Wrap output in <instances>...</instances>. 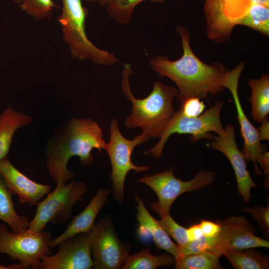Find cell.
<instances>
[{"label": "cell", "mask_w": 269, "mask_h": 269, "mask_svg": "<svg viewBox=\"0 0 269 269\" xmlns=\"http://www.w3.org/2000/svg\"><path fill=\"white\" fill-rule=\"evenodd\" d=\"M26 230L14 233L4 224H0V253L7 255L13 261H19L22 269H37L40 257L51 254L49 244L52 235L43 231L31 234Z\"/></svg>", "instance_id": "9c48e42d"}, {"label": "cell", "mask_w": 269, "mask_h": 269, "mask_svg": "<svg viewBox=\"0 0 269 269\" xmlns=\"http://www.w3.org/2000/svg\"><path fill=\"white\" fill-rule=\"evenodd\" d=\"M223 106L222 101H217L213 106L196 117L184 116L180 107L175 112L158 142L151 149L145 151L144 154H149L156 158H160L166 141L169 136L174 133L190 134L191 136L189 139L192 142H196L201 139L212 140L213 135L210 133L211 132L218 135L223 134L225 129L220 118Z\"/></svg>", "instance_id": "5b68a950"}, {"label": "cell", "mask_w": 269, "mask_h": 269, "mask_svg": "<svg viewBox=\"0 0 269 269\" xmlns=\"http://www.w3.org/2000/svg\"><path fill=\"white\" fill-rule=\"evenodd\" d=\"M221 221L229 230L231 249L241 251L248 248H269V241L255 235L254 227L245 217L233 215Z\"/></svg>", "instance_id": "2e32d148"}, {"label": "cell", "mask_w": 269, "mask_h": 269, "mask_svg": "<svg viewBox=\"0 0 269 269\" xmlns=\"http://www.w3.org/2000/svg\"><path fill=\"white\" fill-rule=\"evenodd\" d=\"M235 269H268V256L253 249L248 248L241 251L232 249L224 255Z\"/></svg>", "instance_id": "603a6c76"}, {"label": "cell", "mask_w": 269, "mask_h": 269, "mask_svg": "<svg viewBox=\"0 0 269 269\" xmlns=\"http://www.w3.org/2000/svg\"><path fill=\"white\" fill-rule=\"evenodd\" d=\"M88 191V187L82 181L72 180L69 183L56 185L53 191L36 204L35 214L26 231L31 234L42 231L49 222L54 225L65 224L72 217L73 206L81 200Z\"/></svg>", "instance_id": "8992f818"}, {"label": "cell", "mask_w": 269, "mask_h": 269, "mask_svg": "<svg viewBox=\"0 0 269 269\" xmlns=\"http://www.w3.org/2000/svg\"><path fill=\"white\" fill-rule=\"evenodd\" d=\"M224 129V134L213 136L208 146L221 152L229 159L236 175L239 195L248 202L252 198L251 188H257V186L251 178L242 151L238 148L234 125H229Z\"/></svg>", "instance_id": "4fadbf2b"}, {"label": "cell", "mask_w": 269, "mask_h": 269, "mask_svg": "<svg viewBox=\"0 0 269 269\" xmlns=\"http://www.w3.org/2000/svg\"><path fill=\"white\" fill-rule=\"evenodd\" d=\"M110 190L99 188L86 207L73 217L65 231L57 237L52 239L50 248H55L63 240L77 234L89 232L94 225L95 220L101 209L108 200Z\"/></svg>", "instance_id": "9a60e30c"}, {"label": "cell", "mask_w": 269, "mask_h": 269, "mask_svg": "<svg viewBox=\"0 0 269 269\" xmlns=\"http://www.w3.org/2000/svg\"><path fill=\"white\" fill-rule=\"evenodd\" d=\"M244 67V62H241L235 68L228 71L223 85L230 91L236 105L241 133L244 139V146L241 151L247 162H253L256 174L261 176L262 172L258 166L257 159L262 153L267 151V147L261 143L258 129L254 127L246 116L239 97V80Z\"/></svg>", "instance_id": "7c38bea8"}, {"label": "cell", "mask_w": 269, "mask_h": 269, "mask_svg": "<svg viewBox=\"0 0 269 269\" xmlns=\"http://www.w3.org/2000/svg\"><path fill=\"white\" fill-rule=\"evenodd\" d=\"M220 256L212 252L203 251L181 254L175 259V269H222L219 262Z\"/></svg>", "instance_id": "cb8c5ba5"}, {"label": "cell", "mask_w": 269, "mask_h": 269, "mask_svg": "<svg viewBox=\"0 0 269 269\" xmlns=\"http://www.w3.org/2000/svg\"><path fill=\"white\" fill-rule=\"evenodd\" d=\"M32 120L31 116L16 111L10 107L0 113V161L7 156L16 131L29 125Z\"/></svg>", "instance_id": "ac0fdd59"}, {"label": "cell", "mask_w": 269, "mask_h": 269, "mask_svg": "<svg viewBox=\"0 0 269 269\" xmlns=\"http://www.w3.org/2000/svg\"><path fill=\"white\" fill-rule=\"evenodd\" d=\"M13 1L14 3H17V4H19V3L20 2V0H13Z\"/></svg>", "instance_id": "74e56055"}, {"label": "cell", "mask_w": 269, "mask_h": 269, "mask_svg": "<svg viewBox=\"0 0 269 269\" xmlns=\"http://www.w3.org/2000/svg\"><path fill=\"white\" fill-rule=\"evenodd\" d=\"M54 255H43L38 269H90L94 263L90 247V232L75 234L61 241Z\"/></svg>", "instance_id": "8fae6325"}, {"label": "cell", "mask_w": 269, "mask_h": 269, "mask_svg": "<svg viewBox=\"0 0 269 269\" xmlns=\"http://www.w3.org/2000/svg\"><path fill=\"white\" fill-rule=\"evenodd\" d=\"M0 269H22V268L19 264L14 263L7 266L0 264Z\"/></svg>", "instance_id": "d590c367"}, {"label": "cell", "mask_w": 269, "mask_h": 269, "mask_svg": "<svg viewBox=\"0 0 269 269\" xmlns=\"http://www.w3.org/2000/svg\"><path fill=\"white\" fill-rule=\"evenodd\" d=\"M199 225L203 235L205 236H215L220 232L221 229V224L220 221H217V222H213L208 220H202Z\"/></svg>", "instance_id": "4dcf8cb0"}, {"label": "cell", "mask_w": 269, "mask_h": 269, "mask_svg": "<svg viewBox=\"0 0 269 269\" xmlns=\"http://www.w3.org/2000/svg\"><path fill=\"white\" fill-rule=\"evenodd\" d=\"M62 10L57 17L63 40L68 45L73 58L87 59L103 65L119 63L115 55L101 49L88 39L85 22L88 14L81 0H61Z\"/></svg>", "instance_id": "277c9868"}, {"label": "cell", "mask_w": 269, "mask_h": 269, "mask_svg": "<svg viewBox=\"0 0 269 269\" xmlns=\"http://www.w3.org/2000/svg\"><path fill=\"white\" fill-rule=\"evenodd\" d=\"M0 175L8 189L17 196L22 204L36 205L51 190V186L28 178L15 167L7 156L0 161Z\"/></svg>", "instance_id": "5bb4252c"}, {"label": "cell", "mask_w": 269, "mask_h": 269, "mask_svg": "<svg viewBox=\"0 0 269 269\" xmlns=\"http://www.w3.org/2000/svg\"><path fill=\"white\" fill-rule=\"evenodd\" d=\"M157 213L161 217V219L158 220L159 224L169 236L176 242L178 247L183 246L189 242L186 228L176 223L169 213Z\"/></svg>", "instance_id": "83f0119b"}, {"label": "cell", "mask_w": 269, "mask_h": 269, "mask_svg": "<svg viewBox=\"0 0 269 269\" xmlns=\"http://www.w3.org/2000/svg\"><path fill=\"white\" fill-rule=\"evenodd\" d=\"M180 108L184 116L188 117H196L203 113L205 105L200 99L192 98L182 103Z\"/></svg>", "instance_id": "f546056e"}, {"label": "cell", "mask_w": 269, "mask_h": 269, "mask_svg": "<svg viewBox=\"0 0 269 269\" xmlns=\"http://www.w3.org/2000/svg\"><path fill=\"white\" fill-rule=\"evenodd\" d=\"M110 140L106 143L105 150L108 152L112 164V172L110 174L112 181L113 196L118 202L124 199V183L126 176L131 170L141 173L149 170L147 166L134 165L131 158L134 148L149 139L142 134L133 139L126 138L121 133L116 119H113L110 125Z\"/></svg>", "instance_id": "52a82bcc"}, {"label": "cell", "mask_w": 269, "mask_h": 269, "mask_svg": "<svg viewBox=\"0 0 269 269\" xmlns=\"http://www.w3.org/2000/svg\"><path fill=\"white\" fill-rule=\"evenodd\" d=\"M132 73L131 65L125 64L122 70L121 88L126 98L133 105L132 113L124 121L127 128H140L142 134L148 138H160L174 117L173 99L178 90L159 81L154 83L148 96L135 98L131 91L129 77Z\"/></svg>", "instance_id": "3957f363"}, {"label": "cell", "mask_w": 269, "mask_h": 269, "mask_svg": "<svg viewBox=\"0 0 269 269\" xmlns=\"http://www.w3.org/2000/svg\"><path fill=\"white\" fill-rule=\"evenodd\" d=\"M261 127L258 129L259 138L260 141L269 140V121L267 117L263 119L261 122Z\"/></svg>", "instance_id": "1f68e13d"}, {"label": "cell", "mask_w": 269, "mask_h": 269, "mask_svg": "<svg viewBox=\"0 0 269 269\" xmlns=\"http://www.w3.org/2000/svg\"><path fill=\"white\" fill-rule=\"evenodd\" d=\"M90 247L95 269L121 268L131 250L130 244L118 237L111 215L94 224L90 232Z\"/></svg>", "instance_id": "30bf717a"}, {"label": "cell", "mask_w": 269, "mask_h": 269, "mask_svg": "<svg viewBox=\"0 0 269 269\" xmlns=\"http://www.w3.org/2000/svg\"><path fill=\"white\" fill-rule=\"evenodd\" d=\"M106 145L102 130L96 121L77 118L68 120L49 139L46 148V167L56 185L66 184L74 177L67 168L71 157L78 156L82 164L90 165L94 159L93 149L101 152Z\"/></svg>", "instance_id": "7a4b0ae2"}, {"label": "cell", "mask_w": 269, "mask_h": 269, "mask_svg": "<svg viewBox=\"0 0 269 269\" xmlns=\"http://www.w3.org/2000/svg\"><path fill=\"white\" fill-rule=\"evenodd\" d=\"M237 24L247 26L269 37V7L252 3L246 14L237 21Z\"/></svg>", "instance_id": "d4e9b609"}, {"label": "cell", "mask_w": 269, "mask_h": 269, "mask_svg": "<svg viewBox=\"0 0 269 269\" xmlns=\"http://www.w3.org/2000/svg\"><path fill=\"white\" fill-rule=\"evenodd\" d=\"M263 169L264 173L267 176L269 175V151H266L262 153L257 159Z\"/></svg>", "instance_id": "836d02e7"}, {"label": "cell", "mask_w": 269, "mask_h": 269, "mask_svg": "<svg viewBox=\"0 0 269 269\" xmlns=\"http://www.w3.org/2000/svg\"><path fill=\"white\" fill-rule=\"evenodd\" d=\"M145 0H115L107 6V12L116 22L129 24L136 6ZM152 2L163 3L165 0H149Z\"/></svg>", "instance_id": "484cf974"}, {"label": "cell", "mask_w": 269, "mask_h": 269, "mask_svg": "<svg viewBox=\"0 0 269 269\" xmlns=\"http://www.w3.org/2000/svg\"><path fill=\"white\" fill-rule=\"evenodd\" d=\"M173 167L152 175H146L137 181L151 188L156 193L158 201L150 204L154 212L169 213L173 202L182 193L196 191L211 185L215 173L209 170H202L191 180L184 181L176 178L173 174Z\"/></svg>", "instance_id": "ba28073f"}, {"label": "cell", "mask_w": 269, "mask_h": 269, "mask_svg": "<svg viewBox=\"0 0 269 269\" xmlns=\"http://www.w3.org/2000/svg\"><path fill=\"white\" fill-rule=\"evenodd\" d=\"M205 0V1H206V0Z\"/></svg>", "instance_id": "f35d334b"}, {"label": "cell", "mask_w": 269, "mask_h": 269, "mask_svg": "<svg viewBox=\"0 0 269 269\" xmlns=\"http://www.w3.org/2000/svg\"><path fill=\"white\" fill-rule=\"evenodd\" d=\"M243 212L249 213L257 221L259 227L265 234L269 236V204L266 207L257 206L254 207H242Z\"/></svg>", "instance_id": "f1b7e54d"}, {"label": "cell", "mask_w": 269, "mask_h": 269, "mask_svg": "<svg viewBox=\"0 0 269 269\" xmlns=\"http://www.w3.org/2000/svg\"><path fill=\"white\" fill-rule=\"evenodd\" d=\"M176 30L181 39L182 56L174 61L163 55L151 58L149 65L152 69L177 85L176 98L181 104L190 98L207 99L209 94L216 95L224 91L223 83L229 70L222 63L207 64L202 61L191 48L188 29L179 25Z\"/></svg>", "instance_id": "6da1fadb"}, {"label": "cell", "mask_w": 269, "mask_h": 269, "mask_svg": "<svg viewBox=\"0 0 269 269\" xmlns=\"http://www.w3.org/2000/svg\"><path fill=\"white\" fill-rule=\"evenodd\" d=\"M12 195L0 175V220L7 224L12 232L19 233L27 229L30 221L26 216L16 213Z\"/></svg>", "instance_id": "44dd1931"}, {"label": "cell", "mask_w": 269, "mask_h": 269, "mask_svg": "<svg viewBox=\"0 0 269 269\" xmlns=\"http://www.w3.org/2000/svg\"><path fill=\"white\" fill-rule=\"evenodd\" d=\"M19 7L34 19L41 20L50 17L58 5L52 0H20Z\"/></svg>", "instance_id": "4316f807"}, {"label": "cell", "mask_w": 269, "mask_h": 269, "mask_svg": "<svg viewBox=\"0 0 269 269\" xmlns=\"http://www.w3.org/2000/svg\"><path fill=\"white\" fill-rule=\"evenodd\" d=\"M220 232L213 236H203L200 239L189 241L186 245L178 247L181 254L195 253L208 251L216 254L220 257L231 249L230 246L229 232L227 227L221 221Z\"/></svg>", "instance_id": "d6986e66"}, {"label": "cell", "mask_w": 269, "mask_h": 269, "mask_svg": "<svg viewBox=\"0 0 269 269\" xmlns=\"http://www.w3.org/2000/svg\"><path fill=\"white\" fill-rule=\"evenodd\" d=\"M187 234L189 241L198 240L204 236L199 224L193 225L187 229Z\"/></svg>", "instance_id": "d6a6232c"}, {"label": "cell", "mask_w": 269, "mask_h": 269, "mask_svg": "<svg viewBox=\"0 0 269 269\" xmlns=\"http://www.w3.org/2000/svg\"><path fill=\"white\" fill-rule=\"evenodd\" d=\"M252 3L263 5L269 7V0H250Z\"/></svg>", "instance_id": "8d00e7d4"}, {"label": "cell", "mask_w": 269, "mask_h": 269, "mask_svg": "<svg viewBox=\"0 0 269 269\" xmlns=\"http://www.w3.org/2000/svg\"><path fill=\"white\" fill-rule=\"evenodd\" d=\"M135 198L137 202L136 220L139 228L147 231L151 236L157 249H163L173 255L177 259L181 253L177 245L170 239L159 223L146 208L142 199L137 196Z\"/></svg>", "instance_id": "e0dca14e"}, {"label": "cell", "mask_w": 269, "mask_h": 269, "mask_svg": "<svg viewBox=\"0 0 269 269\" xmlns=\"http://www.w3.org/2000/svg\"><path fill=\"white\" fill-rule=\"evenodd\" d=\"M175 258L171 254L153 255L149 249H144L129 255L121 269H155L160 267H169L174 264Z\"/></svg>", "instance_id": "7402d4cb"}, {"label": "cell", "mask_w": 269, "mask_h": 269, "mask_svg": "<svg viewBox=\"0 0 269 269\" xmlns=\"http://www.w3.org/2000/svg\"><path fill=\"white\" fill-rule=\"evenodd\" d=\"M89 2H94L99 3L100 5L105 6H108L115 0H86Z\"/></svg>", "instance_id": "e575fe53"}, {"label": "cell", "mask_w": 269, "mask_h": 269, "mask_svg": "<svg viewBox=\"0 0 269 269\" xmlns=\"http://www.w3.org/2000/svg\"><path fill=\"white\" fill-rule=\"evenodd\" d=\"M248 84L251 89L248 100L252 106L251 116L254 121L261 123L269 113V76L263 74L259 79L251 78Z\"/></svg>", "instance_id": "ffe728a7"}]
</instances>
